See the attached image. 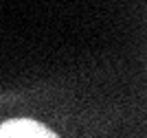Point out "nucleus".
<instances>
[{"label":"nucleus","instance_id":"nucleus-1","mask_svg":"<svg viewBox=\"0 0 147 138\" xmlns=\"http://www.w3.org/2000/svg\"><path fill=\"white\" fill-rule=\"evenodd\" d=\"M0 138H57V136L35 120L18 118L0 125Z\"/></svg>","mask_w":147,"mask_h":138}]
</instances>
